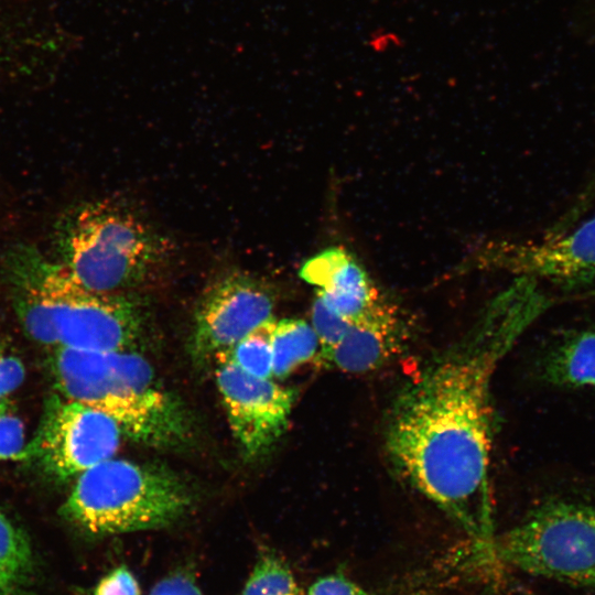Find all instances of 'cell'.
I'll use <instances>...</instances> for the list:
<instances>
[{"label":"cell","instance_id":"e0dca14e","mask_svg":"<svg viewBox=\"0 0 595 595\" xmlns=\"http://www.w3.org/2000/svg\"><path fill=\"white\" fill-rule=\"evenodd\" d=\"M240 595H300V588L281 558L263 554L253 566Z\"/></svg>","mask_w":595,"mask_h":595},{"label":"cell","instance_id":"44dd1931","mask_svg":"<svg viewBox=\"0 0 595 595\" xmlns=\"http://www.w3.org/2000/svg\"><path fill=\"white\" fill-rule=\"evenodd\" d=\"M94 595H141V591L133 573L120 565L98 582Z\"/></svg>","mask_w":595,"mask_h":595},{"label":"cell","instance_id":"30bf717a","mask_svg":"<svg viewBox=\"0 0 595 595\" xmlns=\"http://www.w3.org/2000/svg\"><path fill=\"white\" fill-rule=\"evenodd\" d=\"M495 264L544 280L563 291L595 286V214L572 229L552 230L539 240L501 244Z\"/></svg>","mask_w":595,"mask_h":595},{"label":"cell","instance_id":"8fae6325","mask_svg":"<svg viewBox=\"0 0 595 595\" xmlns=\"http://www.w3.org/2000/svg\"><path fill=\"white\" fill-rule=\"evenodd\" d=\"M405 327L397 309L381 296L354 320L324 366L344 372L375 370L400 351Z\"/></svg>","mask_w":595,"mask_h":595},{"label":"cell","instance_id":"52a82bcc","mask_svg":"<svg viewBox=\"0 0 595 595\" xmlns=\"http://www.w3.org/2000/svg\"><path fill=\"white\" fill-rule=\"evenodd\" d=\"M123 433L108 414L56 396L48 404L36 439L29 445L52 475L66 479L113 457Z\"/></svg>","mask_w":595,"mask_h":595},{"label":"cell","instance_id":"6da1fadb","mask_svg":"<svg viewBox=\"0 0 595 595\" xmlns=\"http://www.w3.org/2000/svg\"><path fill=\"white\" fill-rule=\"evenodd\" d=\"M549 306L529 277L489 306L462 339L397 393L386 448L399 474L485 553L494 538L491 383L522 332Z\"/></svg>","mask_w":595,"mask_h":595},{"label":"cell","instance_id":"4fadbf2b","mask_svg":"<svg viewBox=\"0 0 595 595\" xmlns=\"http://www.w3.org/2000/svg\"><path fill=\"white\" fill-rule=\"evenodd\" d=\"M540 376L561 388H595V329L563 336L543 356Z\"/></svg>","mask_w":595,"mask_h":595},{"label":"cell","instance_id":"603a6c76","mask_svg":"<svg viewBox=\"0 0 595 595\" xmlns=\"http://www.w3.org/2000/svg\"><path fill=\"white\" fill-rule=\"evenodd\" d=\"M149 595H203V593L191 574L175 572L159 581Z\"/></svg>","mask_w":595,"mask_h":595},{"label":"cell","instance_id":"5b68a950","mask_svg":"<svg viewBox=\"0 0 595 595\" xmlns=\"http://www.w3.org/2000/svg\"><path fill=\"white\" fill-rule=\"evenodd\" d=\"M56 261L83 288L122 293L139 283L155 259L150 232L129 212L108 202L65 212L54 230Z\"/></svg>","mask_w":595,"mask_h":595},{"label":"cell","instance_id":"5bb4252c","mask_svg":"<svg viewBox=\"0 0 595 595\" xmlns=\"http://www.w3.org/2000/svg\"><path fill=\"white\" fill-rule=\"evenodd\" d=\"M270 342L275 378H284L303 364L315 360L320 350L312 325L300 318L273 320Z\"/></svg>","mask_w":595,"mask_h":595},{"label":"cell","instance_id":"7c38bea8","mask_svg":"<svg viewBox=\"0 0 595 595\" xmlns=\"http://www.w3.org/2000/svg\"><path fill=\"white\" fill-rule=\"evenodd\" d=\"M300 275L317 288L316 294L329 307L350 322L380 298L363 267L342 248H331L311 258Z\"/></svg>","mask_w":595,"mask_h":595},{"label":"cell","instance_id":"7402d4cb","mask_svg":"<svg viewBox=\"0 0 595 595\" xmlns=\"http://www.w3.org/2000/svg\"><path fill=\"white\" fill-rule=\"evenodd\" d=\"M307 595H372L364 587L342 574H329L317 578ZM411 595H429L424 593Z\"/></svg>","mask_w":595,"mask_h":595},{"label":"cell","instance_id":"7a4b0ae2","mask_svg":"<svg viewBox=\"0 0 595 595\" xmlns=\"http://www.w3.org/2000/svg\"><path fill=\"white\" fill-rule=\"evenodd\" d=\"M2 272L21 326L40 345L110 353L129 350L141 334V310L130 296L83 288L35 247L9 248Z\"/></svg>","mask_w":595,"mask_h":595},{"label":"cell","instance_id":"ffe728a7","mask_svg":"<svg viewBox=\"0 0 595 595\" xmlns=\"http://www.w3.org/2000/svg\"><path fill=\"white\" fill-rule=\"evenodd\" d=\"M25 379V367L21 359L11 353L0 335V402L15 392Z\"/></svg>","mask_w":595,"mask_h":595},{"label":"cell","instance_id":"9a60e30c","mask_svg":"<svg viewBox=\"0 0 595 595\" xmlns=\"http://www.w3.org/2000/svg\"><path fill=\"white\" fill-rule=\"evenodd\" d=\"M33 574L28 538L0 511V595H28Z\"/></svg>","mask_w":595,"mask_h":595},{"label":"cell","instance_id":"d6986e66","mask_svg":"<svg viewBox=\"0 0 595 595\" xmlns=\"http://www.w3.org/2000/svg\"><path fill=\"white\" fill-rule=\"evenodd\" d=\"M29 457L22 420L11 410L9 401L0 402V461Z\"/></svg>","mask_w":595,"mask_h":595},{"label":"cell","instance_id":"277c9868","mask_svg":"<svg viewBox=\"0 0 595 595\" xmlns=\"http://www.w3.org/2000/svg\"><path fill=\"white\" fill-rule=\"evenodd\" d=\"M191 501L172 472L111 457L76 477L63 510L86 532L110 536L170 526Z\"/></svg>","mask_w":595,"mask_h":595},{"label":"cell","instance_id":"ba28073f","mask_svg":"<svg viewBox=\"0 0 595 595\" xmlns=\"http://www.w3.org/2000/svg\"><path fill=\"white\" fill-rule=\"evenodd\" d=\"M274 296L260 279L232 273L213 284L199 301L191 339L197 360L230 349L272 317Z\"/></svg>","mask_w":595,"mask_h":595},{"label":"cell","instance_id":"8992f818","mask_svg":"<svg viewBox=\"0 0 595 595\" xmlns=\"http://www.w3.org/2000/svg\"><path fill=\"white\" fill-rule=\"evenodd\" d=\"M485 556L530 575L595 588V506L547 501L495 536Z\"/></svg>","mask_w":595,"mask_h":595},{"label":"cell","instance_id":"2e32d148","mask_svg":"<svg viewBox=\"0 0 595 595\" xmlns=\"http://www.w3.org/2000/svg\"><path fill=\"white\" fill-rule=\"evenodd\" d=\"M273 317L223 351L242 371L263 379L273 377L270 332Z\"/></svg>","mask_w":595,"mask_h":595},{"label":"cell","instance_id":"ac0fdd59","mask_svg":"<svg viewBox=\"0 0 595 595\" xmlns=\"http://www.w3.org/2000/svg\"><path fill=\"white\" fill-rule=\"evenodd\" d=\"M311 322L320 343V350L315 360L323 364L343 338L351 322L329 307L318 294H316L312 304Z\"/></svg>","mask_w":595,"mask_h":595},{"label":"cell","instance_id":"9c48e42d","mask_svg":"<svg viewBox=\"0 0 595 595\" xmlns=\"http://www.w3.org/2000/svg\"><path fill=\"white\" fill-rule=\"evenodd\" d=\"M215 358L216 382L232 433L248 457L262 455L284 432L294 392L271 378L242 371L224 353Z\"/></svg>","mask_w":595,"mask_h":595},{"label":"cell","instance_id":"3957f363","mask_svg":"<svg viewBox=\"0 0 595 595\" xmlns=\"http://www.w3.org/2000/svg\"><path fill=\"white\" fill-rule=\"evenodd\" d=\"M53 375L60 396L108 414L125 434L142 443L172 446L190 433L183 405L162 387L150 364L130 349L57 348Z\"/></svg>","mask_w":595,"mask_h":595}]
</instances>
